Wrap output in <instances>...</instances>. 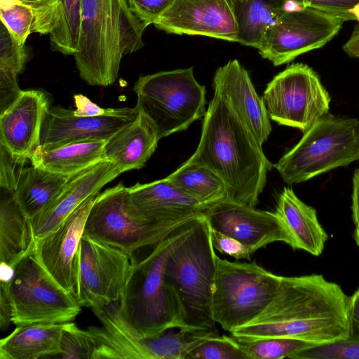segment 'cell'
Masks as SVG:
<instances>
[{
  "instance_id": "obj_1",
  "label": "cell",
  "mask_w": 359,
  "mask_h": 359,
  "mask_svg": "<svg viewBox=\"0 0 359 359\" xmlns=\"http://www.w3.org/2000/svg\"><path fill=\"white\" fill-rule=\"evenodd\" d=\"M348 298L338 284L320 274L282 276L264 310L231 333L239 340L283 337L315 345L346 339Z\"/></svg>"
},
{
  "instance_id": "obj_2",
  "label": "cell",
  "mask_w": 359,
  "mask_h": 359,
  "mask_svg": "<svg viewBox=\"0 0 359 359\" xmlns=\"http://www.w3.org/2000/svg\"><path fill=\"white\" fill-rule=\"evenodd\" d=\"M205 165L226 184L228 199L255 208L272 166L262 146L219 93L203 117L199 143L186 161Z\"/></svg>"
},
{
  "instance_id": "obj_3",
  "label": "cell",
  "mask_w": 359,
  "mask_h": 359,
  "mask_svg": "<svg viewBox=\"0 0 359 359\" xmlns=\"http://www.w3.org/2000/svg\"><path fill=\"white\" fill-rule=\"evenodd\" d=\"M146 27L131 11L128 0H82L74 55L80 77L90 86L113 84L122 57L144 46Z\"/></svg>"
},
{
  "instance_id": "obj_4",
  "label": "cell",
  "mask_w": 359,
  "mask_h": 359,
  "mask_svg": "<svg viewBox=\"0 0 359 359\" xmlns=\"http://www.w3.org/2000/svg\"><path fill=\"white\" fill-rule=\"evenodd\" d=\"M195 219L156 244L144 259L133 262L119 306L126 321L143 337L171 328H186L180 302L166 283L163 271L169 254L187 235Z\"/></svg>"
},
{
  "instance_id": "obj_5",
  "label": "cell",
  "mask_w": 359,
  "mask_h": 359,
  "mask_svg": "<svg viewBox=\"0 0 359 359\" xmlns=\"http://www.w3.org/2000/svg\"><path fill=\"white\" fill-rule=\"evenodd\" d=\"M217 257L211 227L202 215L165 261L164 278L177 297L186 328L212 330L216 323L212 296Z\"/></svg>"
},
{
  "instance_id": "obj_6",
  "label": "cell",
  "mask_w": 359,
  "mask_h": 359,
  "mask_svg": "<svg viewBox=\"0 0 359 359\" xmlns=\"http://www.w3.org/2000/svg\"><path fill=\"white\" fill-rule=\"evenodd\" d=\"M359 159V120L325 115L273 165L288 184L306 182Z\"/></svg>"
},
{
  "instance_id": "obj_7",
  "label": "cell",
  "mask_w": 359,
  "mask_h": 359,
  "mask_svg": "<svg viewBox=\"0 0 359 359\" xmlns=\"http://www.w3.org/2000/svg\"><path fill=\"white\" fill-rule=\"evenodd\" d=\"M133 90L135 107L151 122L159 140L187 130L207 111L205 86L195 79L193 67L140 76Z\"/></svg>"
},
{
  "instance_id": "obj_8",
  "label": "cell",
  "mask_w": 359,
  "mask_h": 359,
  "mask_svg": "<svg viewBox=\"0 0 359 359\" xmlns=\"http://www.w3.org/2000/svg\"><path fill=\"white\" fill-rule=\"evenodd\" d=\"M188 222L163 224L147 219L134 206L128 187L120 182L97 194L83 236L131 255L141 248L156 245Z\"/></svg>"
},
{
  "instance_id": "obj_9",
  "label": "cell",
  "mask_w": 359,
  "mask_h": 359,
  "mask_svg": "<svg viewBox=\"0 0 359 359\" xmlns=\"http://www.w3.org/2000/svg\"><path fill=\"white\" fill-rule=\"evenodd\" d=\"M282 276L252 263L217 257L212 296L215 323L232 332L257 318L269 304Z\"/></svg>"
},
{
  "instance_id": "obj_10",
  "label": "cell",
  "mask_w": 359,
  "mask_h": 359,
  "mask_svg": "<svg viewBox=\"0 0 359 359\" xmlns=\"http://www.w3.org/2000/svg\"><path fill=\"white\" fill-rule=\"evenodd\" d=\"M12 323H65L81 312L74 296L62 288L41 266L34 252L15 266L11 283Z\"/></svg>"
},
{
  "instance_id": "obj_11",
  "label": "cell",
  "mask_w": 359,
  "mask_h": 359,
  "mask_svg": "<svg viewBox=\"0 0 359 359\" xmlns=\"http://www.w3.org/2000/svg\"><path fill=\"white\" fill-rule=\"evenodd\" d=\"M262 98L271 120L304 133L327 114L331 100L318 74L303 63L292 64L276 75Z\"/></svg>"
},
{
  "instance_id": "obj_12",
  "label": "cell",
  "mask_w": 359,
  "mask_h": 359,
  "mask_svg": "<svg viewBox=\"0 0 359 359\" xmlns=\"http://www.w3.org/2000/svg\"><path fill=\"white\" fill-rule=\"evenodd\" d=\"M345 21L311 7L287 9L266 32L258 52L274 66L320 48L339 32Z\"/></svg>"
},
{
  "instance_id": "obj_13",
  "label": "cell",
  "mask_w": 359,
  "mask_h": 359,
  "mask_svg": "<svg viewBox=\"0 0 359 359\" xmlns=\"http://www.w3.org/2000/svg\"><path fill=\"white\" fill-rule=\"evenodd\" d=\"M131 255L83 236L76 257L74 297L91 307L120 300L133 264Z\"/></svg>"
},
{
  "instance_id": "obj_14",
  "label": "cell",
  "mask_w": 359,
  "mask_h": 359,
  "mask_svg": "<svg viewBox=\"0 0 359 359\" xmlns=\"http://www.w3.org/2000/svg\"><path fill=\"white\" fill-rule=\"evenodd\" d=\"M203 215L212 229L236 238L253 253L274 242L294 248L293 240L276 212L225 199L206 205Z\"/></svg>"
},
{
  "instance_id": "obj_15",
  "label": "cell",
  "mask_w": 359,
  "mask_h": 359,
  "mask_svg": "<svg viewBox=\"0 0 359 359\" xmlns=\"http://www.w3.org/2000/svg\"><path fill=\"white\" fill-rule=\"evenodd\" d=\"M97 196L86 200L57 227L35 243L34 253L41 266L62 288L73 295L78 249L88 215Z\"/></svg>"
},
{
  "instance_id": "obj_16",
  "label": "cell",
  "mask_w": 359,
  "mask_h": 359,
  "mask_svg": "<svg viewBox=\"0 0 359 359\" xmlns=\"http://www.w3.org/2000/svg\"><path fill=\"white\" fill-rule=\"evenodd\" d=\"M154 25L170 34L237 42L238 30L229 0H175Z\"/></svg>"
},
{
  "instance_id": "obj_17",
  "label": "cell",
  "mask_w": 359,
  "mask_h": 359,
  "mask_svg": "<svg viewBox=\"0 0 359 359\" xmlns=\"http://www.w3.org/2000/svg\"><path fill=\"white\" fill-rule=\"evenodd\" d=\"M137 108H108L103 115L76 116L74 110L57 106L50 107L43 123L40 145L54 147L88 139L107 140L118 130L135 119Z\"/></svg>"
},
{
  "instance_id": "obj_18",
  "label": "cell",
  "mask_w": 359,
  "mask_h": 359,
  "mask_svg": "<svg viewBox=\"0 0 359 359\" xmlns=\"http://www.w3.org/2000/svg\"><path fill=\"white\" fill-rule=\"evenodd\" d=\"M121 173L117 165L104 159L73 175L55 198L32 219L35 240L53 231L82 203L100 194L103 187Z\"/></svg>"
},
{
  "instance_id": "obj_19",
  "label": "cell",
  "mask_w": 359,
  "mask_h": 359,
  "mask_svg": "<svg viewBox=\"0 0 359 359\" xmlns=\"http://www.w3.org/2000/svg\"><path fill=\"white\" fill-rule=\"evenodd\" d=\"M212 87L262 146L271 132L270 118L263 98L257 93L244 67L232 60L218 67Z\"/></svg>"
},
{
  "instance_id": "obj_20",
  "label": "cell",
  "mask_w": 359,
  "mask_h": 359,
  "mask_svg": "<svg viewBox=\"0 0 359 359\" xmlns=\"http://www.w3.org/2000/svg\"><path fill=\"white\" fill-rule=\"evenodd\" d=\"M50 107V98L44 91L22 90L0 113V144L13 155L29 160L40 145L43 123Z\"/></svg>"
},
{
  "instance_id": "obj_21",
  "label": "cell",
  "mask_w": 359,
  "mask_h": 359,
  "mask_svg": "<svg viewBox=\"0 0 359 359\" xmlns=\"http://www.w3.org/2000/svg\"><path fill=\"white\" fill-rule=\"evenodd\" d=\"M135 208L147 219L163 224L192 221L206 205L184 194L167 177L128 187Z\"/></svg>"
},
{
  "instance_id": "obj_22",
  "label": "cell",
  "mask_w": 359,
  "mask_h": 359,
  "mask_svg": "<svg viewBox=\"0 0 359 359\" xmlns=\"http://www.w3.org/2000/svg\"><path fill=\"white\" fill-rule=\"evenodd\" d=\"M159 140L151 122L138 111L135 120L106 141L104 159L117 165L122 173L140 169L156 151Z\"/></svg>"
},
{
  "instance_id": "obj_23",
  "label": "cell",
  "mask_w": 359,
  "mask_h": 359,
  "mask_svg": "<svg viewBox=\"0 0 359 359\" xmlns=\"http://www.w3.org/2000/svg\"><path fill=\"white\" fill-rule=\"evenodd\" d=\"M289 231L294 250H304L312 255L322 254L327 234L320 224L316 210L301 201L289 187L280 194L276 209Z\"/></svg>"
},
{
  "instance_id": "obj_24",
  "label": "cell",
  "mask_w": 359,
  "mask_h": 359,
  "mask_svg": "<svg viewBox=\"0 0 359 359\" xmlns=\"http://www.w3.org/2000/svg\"><path fill=\"white\" fill-rule=\"evenodd\" d=\"M32 219L13 193L1 189L0 200V259L13 268L35 248Z\"/></svg>"
},
{
  "instance_id": "obj_25",
  "label": "cell",
  "mask_w": 359,
  "mask_h": 359,
  "mask_svg": "<svg viewBox=\"0 0 359 359\" xmlns=\"http://www.w3.org/2000/svg\"><path fill=\"white\" fill-rule=\"evenodd\" d=\"M107 140L88 139L54 147L39 145L31 154V164L65 175H72L104 160Z\"/></svg>"
},
{
  "instance_id": "obj_26",
  "label": "cell",
  "mask_w": 359,
  "mask_h": 359,
  "mask_svg": "<svg viewBox=\"0 0 359 359\" xmlns=\"http://www.w3.org/2000/svg\"><path fill=\"white\" fill-rule=\"evenodd\" d=\"M63 323L18 325L0 341V359L57 357L61 351Z\"/></svg>"
},
{
  "instance_id": "obj_27",
  "label": "cell",
  "mask_w": 359,
  "mask_h": 359,
  "mask_svg": "<svg viewBox=\"0 0 359 359\" xmlns=\"http://www.w3.org/2000/svg\"><path fill=\"white\" fill-rule=\"evenodd\" d=\"M236 21L237 42L259 48L268 29L290 8L287 0H229Z\"/></svg>"
},
{
  "instance_id": "obj_28",
  "label": "cell",
  "mask_w": 359,
  "mask_h": 359,
  "mask_svg": "<svg viewBox=\"0 0 359 359\" xmlns=\"http://www.w3.org/2000/svg\"><path fill=\"white\" fill-rule=\"evenodd\" d=\"M72 175L53 172L31 164L24 168L13 194L32 219L55 198Z\"/></svg>"
},
{
  "instance_id": "obj_29",
  "label": "cell",
  "mask_w": 359,
  "mask_h": 359,
  "mask_svg": "<svg viewBox=\"0 0 359 359\" xmlns=\"http://www.w3.org/2000/svg\"><path fill=\"white\" fill-rule=\"evenodd\" d=\"M166 177L182 191L203 205L228 199L224 182L205 165L185 162Z\"/></svg>"
},
{
  "instance_id": "obj_30",
  "label": "cell",
  "mask_w": 359,
  "mask_h": 359,
  "mask_svg": "<svg viewBox=\"0 0 359 359\" xmlns=\"http://www.w3.org/2000/svg\"><path fill=\"white\" fill-rule=\"evenodd\" d=\"M27 48L22 46L1 22L0 110L4 112L20 95L18 77L29 60Z\"/></svg>"
},
{
  "instance_id": "obj_31",
  "label": "cell",
  "mask_w": 359,
  "mask_h": 359,
  "mask_svg": "<svg viewBox=\"0 0 359 359\" xmlns=\"http://www.w3.org/2000/svg\"><path fill=\"white\" fill-rule=\"evenodd\" d=\"M167 330L156 336L145 337L148 359H186L198 344L217 333L212 330L189 328Z\"/></svg>"
},
{
  "instance_id": "obj_32",
  "label": "cell",
  "mask_w": 359,
  "mask_h": 359,
  "mask_svg": "<svg viewBox=\"0 0 359 359\" xmlns=\"http://www.w3.org/2000/svg\"><path fill=\"white\" fill-rule=\"evenodd\" d=\"M58 18L49 34L51 48L64 55H74L78 48L82 0H57Z\"/></svg>"
},
{
  "instance_id": "obj_33",
  "label": "cell",
  "mask_w": 359,
  "mask_h": 359,
  "mask_svg": "<svg viewBox=\"0 0 359 359\" xmlns=\"http://www.w3.org/2000/svg\"><path fill=\"white\" fill-rule=\"evenodd\" d=\"M249 359H280L316 346L306 341L283 337H270L252 340H239Z\"/></svg>"
},
{
  "instance_id": "obj_34",
  "label": "cell",
  "mask_w": 359,
  "mask_h": 359,
  "mask_svg": "<svg viewBox=\"0 0 359 359\" xmlns=\"http://www.w3.org/2000/svg\"><path fill=\"white\" fill-rule=\"evenodd\" d=\"M0 18L20 44L25 46L34 23L31 8L20 0H0Z\"/></svg>"
},
{
  "instance_id": "obj_35",
  "label": "cell",
  "mask_w": 359,
  "mask_h": 359,
  "mask_svg": "<svg viewBox=\"0 0 359 359\" xmlns=\"http://www.w3.org/2000/svg\"><path fill=\"white\" fill-rule=\"evenodd\" d=\"M186 359H249L234 337L211 336L196 346Z\"/></svg>"
},
{
  "instance_id": "obj_36",
  "label": "cell",
  "mask_w": 359,
  "mask_h": 359,
  "mask_svg": "<svg viewBox=\"0 0 359 359\" xmlns=\"http://www.w3.org/2000/svg\"><path fill=\"white\" fill-rule=\"evenodd\" d=\"M62 359H93L95 342L87 330H82L72 322L62 325L60 341Z\"/></svg>"
},
{
  "instance_id": "obj_37",
  "label": "cell",
  "mask_w": 359,
  "mask_h": 359,
  "mask_svg": "<svg viewBox=\"0 0 359 359\" xmlns=\"http://www.w3.org/2000/svg\"><path fill=\"white\" fill-rule=\"evenodd\" d=\"M291 359H359V341L344 339L299 350Z\"/></svg>"
},
{
  "instance_id": "obj_38",
  "label": "cell",
  "mask_w": 359,
  "mask_h": 359,
  "mask_svg": "<svg viewBox=\"0 0 359 359\" xmlns=\"http://www.w3.org/2000/svg\"><path fill=\"white\" fill-rule=\"evenodd\" d=\"M31 8L34 15L32 33L49 34L54 29L58 18L57 0H20Z\"/></svg>"
},
{
  "instance_id": "obj_39",
  "label": "cell",
  "mask_w": 359,
  "mask_h": 359,
  "mask_svg": "<svg viewBox=\"0 0 359 359\" xmlns=\"http://www.w3.org/2000/svg\"><path fill=\"white\" fill-rule=\"evenodd\" d=\"M28 158L11 154L0 144V186L1 189L13 193Z\"/></svg>"
},
{
  "instance_id": "obj_40",
  "label": "cell",
  "mask_w": 359,
  "mask_h": 359,
  "mask_svg": "<svg viewBox=\"0 0 359 359\" xmlns=\"http://www.w3.org/2000/svg\"><path fill=\"white\" fill-rule=\"evenodd\" d=\"M304 7H311L342 18L359 22V0H287Z\"/></svg>"
},
{
  "instance_id": "obj_41",
  "label": "cell",
  "mask_w": 359,
  "mask_h": 359,
  "mask_svg": "<svg viewBox=\"0 0 359 359\" xmlns=\"http://www.w3.org/2000/svg\"><path fill=\"white\" fill-rule=\"evenodd\" d=\"M175 0H128L135 15L146 26L153 24Z\"/></svg>"
},
{
  "instance_id": "obj_42",
  "label": "cell",
  "mask_w": 359,
  "mask_h": 359,
  "mask_svg": "<svg viewBox=\"0 0 359 359\" xmlns=\"http://www.w3.org/2000/svg\"><path fill=\"white\" fill-rule=\"evenodd\" d=\"M212 243L215 250L236 259H250L252 251L236 238L211 228Z\"/></svg>"
},
{
  "instance_id": "obj_43",
  "label": "cell",
  "mask_w": 359,
  "mask_h": 359,
  "mask_svg": "<svg viewBox=\"0 0 359 359\" xmlns=\"http://www.w3.org/2000/svg\"><path fill=\"white\" fill-rule=\"evenodd\" d=\"M348 338L359 341V287L349 297L347 310Z\"/></svg>"
},
{
  "instance_id": "obj_44",
  "label": "cell",
  "mask_w": 359,
  "mask_h": 359,
  "mask_svg": "<svg viewBox=\"0 0 359 359\" xmlns=\"http://www.w3.org/2000/svg\"><path fill=\"white\" fill-rule=\"evenodd\" d=\"M11 283V282L0 281V328L1 331L6 330L12 322Z\"/></svg>"
},
{
  "instance_id": "obj_45",
  "label": "cell",
  "mask_w": 359,
  "mask_h": 359,
  "mask_svg": "<svg viewBox=\"0 0 359 359\" xmlns=\"http://www.w3.org/2000/svg\"><path fill=\"white\" fill-rule=\"evenodd\" d=\"M76 109L74 114L79 116L93 117L104 114L108 109L99 107L86 96L77 94L74 96Z\"/></svg>"
},
{
  "instance_id": "obj_46",
  "label": "cell",
  "mask_w": 359,
  "mask_h": 359,
  "mask_svg": "<svg viewBox=\"0 0 359 359\" xmlns=\"http://www.w3.org/2000/svg\"><path fill=\"white\" fill-rule=\"evenodd\" d=\"M351 210L355 226L354 239L359 247V168L355 170L353 176Z\"/></svg>"
},
{
  "instance_id": "obj_47",
  "label": "cell",
  "mask_w": 359,
  "mask_h": 359,
  "mask_svg": "<svg viewBox=\"0 0 359 359\" xmlns=\"http://www.w3.org/2000/svg\"><path fill=\"white\" fill-rule=\"evenodd\" d=\"M343 50L350 57L359 58V23L344 45Z\"/></svg>"
}]
</instances>
